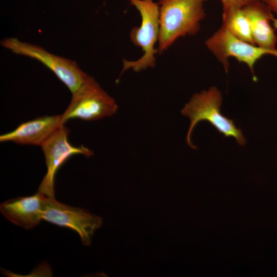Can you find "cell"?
Returning <instances> with one entry per match:
<instances>
[{"instance_id": "5b68a950", "label": "cell", "mask_w": 277, "mask_h": 277, "mask_svg": "<svg viewBox=\"0 0 277 277\" xmlns=\"http://www.w3.org/2000/svg\"><path fill=\"white\" fill-rule=\"evenodd\" d=\"M118 106L93 77L87 80L72 93L70 102L61 114L63 125L71 119L95 121L115 114Z\"/></svg>"}, {"instance_id": "7a4b0ae2", "label": "cell", "mask_w": 277, "mask_h": 277, "mask_svg": "<svg viewBox=\"0 0 277 277\" xmlns=\"http://www.w3.org/2000/svg\"><path fill=\"white\" fill-rule=\"evenodd\" d=\"M222 102L221 92L215 86H212L208 90L194 94L185 105L181 113L190 121L186 136V143L190 147L196 149L191 142V135L194 127L202 121L208 122L225 137H233L239 145H245L246 140L242 130L236 128L234 120L224 116L221 112Z\"/></svg>"}, {"instance_id": "5bb4252c", "label": "cell", "mask_w": 277, "mask_h": 277, "mask_svg": "<svg viewBox=\"0 0 277 277\" xmlns=\"http://www.w3.org/2000/svg\"><path fill=\"white\" fill-rule=\"evenodd\" d=\"M264 3L272 12L277 15V0H261Z\"/></svg>"}, {"instance_id": "30bf717a", "label": "cell", "mask_w": 277, "mask_h": 277, "mask_svg": "<svg viewBox=\"0 0 277 277\" xmlns=\"http://www.w3.org/2000/svg\"><path fill=\"white\" fill-rule=\"evenodd\" d=\"M61 118V115H55L42 116L25 122L12 131L1 135L0 142L41 146L64 125Z\"/></svg>"}, {"instance_id": "6da1fadb", "label": "cell", "mask_w": 277, "mask_h": 277, "mask_svg": "<svg viewBox=\"0 0 277 277\" xmlns=\"http://www.w3.org/2000/svg\"><path fill=\"white\" fill-rule=\"evenodd\" d=\"M208 0H158L160 30L157 50L161 54L180 37L196 34L205 17Z\"/></svg>"}, {"instance_id": "277c9868", "label": "cell", "mask_w": 277, "mask_h": 277, "mask_svg": "<svg viewBox=\"0 0 277 277\" xmlns=\"http://www.w3.org/2000/svg\"><path fill=\"white\" fill-rule=\"evenodd\" d=\"M2 46L12 52L36 60L49 69L70 91L75 92L89 75L73 61L51 53L36 45L7 37L1 42Z\"/></svg>"}, {"instance_id": "8992f818", "label": "cell", "mask_w": 277, "mask_h": 277, "mask_svg": "<svg viewBox=\"0 0 277 277\" xmlns=\"http://www.w3.org/2000/svg\"><path fill=\"white\" fill-rule=\"evenodd\" d=\"M205 45L223 65L226 72L229 66L228 59L232 57L247 65L252 74L254 82L257 81L254 70L256 62L267 54L277 57V49L265 48L241 40L222 25L206 41Z\"/></svg>"}, {"instance_id": "9a60e30c", "label": "cell", "mask_w": 277, "mask_h": 277, "mask_svg": "<svg viewBox=\"0 0 277 277\" xmlns=\"http://www.w3.org/2000/svg\"><path fill=\"white\" fill-rule=\"evenodd\" d=\"M272 24L275 29H277V18H274Z\"/></svg>"}, {"instance_id": "3957f363", "label": "cell", "mask_w": 277, "mask_h": 277, "mask_svg": "<svg viewBox=\"0 0 277 277\" xmlns=\"http://www.w3.org/2000/svg\"><path fill=\"white\" fill-rule=\"evenodd\" d=\"M139 12L141 22L138 27L130 31V41L140 47L143 53L134 61L123 60L122 71L131 69L138 72L148 68H153L156 63L155 55L159 53L155 45L157 43L160 30V11L157 2L153 0H127Z\"/></svg>"}, {"instance_id": "9c48e42d", "label": "cell", "mask_w": 277, "mask_h": 277, "mask_svg": "<svg viewBox=\"0 0 277 277\" xmlns=\"http://www.w3.org/2000/svg\"><path fill=\"white\" fill-rule=\"evenodd\" d=\"M46 196L37 191L32 195L9 199L0 205L2 214L13 224L30 229L43 220Z\"/></svg>"}, {"instance_id": "7c38bea8", "label": "cell", "mask_w": 277, "mask_h": 277, "mask_svg": "<svg viewBox=\"0 0 277 277\" xmlns=\"http://www.w3.org/2000/svg\"><path fill=\"white\" fill-rule=\"evenodd\" d=\"M222 25L235 37L255 45L250 22L242 8L231 7L223 10Z\"/></svg>"}, {"instance_id": "8fae6325", "label": "cell", "mask_w": 277, "mask_h": 277, "mask_svg": "<svg viewBox=\"0 0 277 277\" xmlns=\"http://www.w3.org/2000/svg\"><path fill=\"white\" fill-rule=\"evenodd\" d=\"M248 18L256 45L276 49L277 36L273 26L272 12L261 0H252L242 8Z\"/></svg>"}, {"instance_id": "ba28073f", "label": "cell", "mask_w": 277, "mask_h": 277, "mask_svg": "<svg viewBox=\"0 0 277 277\" xmlns=\"http://www.w3.org/2000/svg\"><path fill=\"white\" fill-rule=\"evenodd\" d=\"M43 220L75 231L85 246L90 244L94 231L102 223L100 217L86 210L61 203L55 197L48 196L45 202Z\"/></svg>"}, {"instance_id": "4fadbf2b", "label": "cell", "mask_w": 277, "mask_h": 277, "mask_svg": "<svg viewBox=\"0 0 277 277\" xmlns=\"http://www.w3.org/2000/svg\"><path fill=\"white\" fill-rule=\"evenodd\" d=\"M223 10L231 7L242 8L252 0H220Z\"/></svg>"}, {"instance_id": "52a82bcc", "label": "cell", "mask_w": 277, "mask_h": 277, "mask_svg": "<svg viewBox=\"0 0 277 277\" xmlns=\"http://www.w3.org/2000/svg\"><path fill=\"white\" fill-rule=\"evenodd\" d=\"M69 130L64 125L59 128L42 146L47 172L38 191L48 197L54 196V179L59 168L71 156L82 154L87 157L93 151L81 145L76 147L68 141Z\"/></svg>"}]
</instances>
